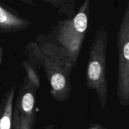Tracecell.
Instances as JSON below:
<instances>
[{
    "label": "cell",
    "mask_w": 129,
    "mask_h": 129,
    "mask_svg": "<svg viewBox=\"0 0 129 129\" xmlns=\"http://www.w3.org/2000/svg\"><path fill=\"white\" fill-rule=\"evenodd\" d=\"M25 53L26 60L37 68H43L55 100H68L72 91L73 67L66 52L48 35L40 34L35 41L26 45Z\"/></svg>",
    "instance_id": "1"
},
{
    "label": "cell",
    "mask_w": 129,
    "mask_h": 129,
    "mask_svg": "<svg viewBox=\"0 0 129 129\" xmlns=\"http://www.w3.org/2000/svg\"><path fill=\"white\" fill-rule=\"evenodd\" d=\"M90 1L84 0L78 12L72 18L58 20L48 35L66 52L73 68L76 65L88 31Z\"/></svg>",
    "instance_id": "2"
},
{
    "label": "cell",
    "mask_w": 129,
    "mask_h": 129,
    "mask_svg": "<svg viewBox=\"0 0 129 129\" xmlns=\"http://www.w3.org/2000/svg\"><path fill=\"white\" fill-rule=\"evenodd\" d=\"M108 35L103 27L98 29L89 49L86 73V86L94 91L103 110L108 99L107 78V49Z\"/></svg>",
    "instance_id": "3"
},
{
    "label": "cell",
    "mask_w": 129,
    "mask_h": 129,
    "mask_svg": "<svg viewBox=\"0 0 129 129\" xmlns=\"http://www.w3.org/2000/svg\"><path fill=\"white\" fill-rule=\"evenodd\" d=\"M118 68L117 93L120 104H129V3L122 16L117 39Z\"/></svg>",
    "instance_id": "4"
},
{
    "label": "cell",
    "mask_w": 129,
    "mask_h": 129,
    "mask_svg": "<svg viewBox=\"0 0 129 129\" xmlns=\"http://www.w3.org/2000/svg\"><path fill=\"white\" fill-rule=\"evenodd\" d=\"M32 24L16 10L0 5V31L5 34L23 31Z\"/></svg>",
    "instance_id": "5"
},
{
    "label": "cell",
    "mask_w": 129,
    "mask_h": 129,
    "mask_svg": "<svg viewBox=\"0 0 129 129\" xmlns=\"http://www.w3.org/2000/svg\"><path fill=\"white\" fill-rule=\"evenodd\" d=\"M37 89L23 80L13 107L14 112L23 116L35 114V96Z\"/></svg>",
    "instance_id": "6"
},
{
    "label": "cell",
    "mask_w": 129,
    "mask_h": 129,
    "mask_svg": "<svg viewBox=\"0 0 129 129\" xmlns=\"http://www.w3.org/2000/svg\"><path fill=\"white\" fill-rule=\"evenodd\" d=\"M16 87L11 86L0 102V129H12L13 98Z\"/></svg>",
    "instance_id": "7"
},
{
    "label": "cell",
    "mask_w": 129,
    "mask_h": 129,
    "mask_svg": "<svg viewBox=\"0 0 129 129\" xmlns=\"http://www.w3.org/2000/svg\"><path fill=\"white\" fill-rule=\"evenodd\" d=\"M21 66L25 73L23 80L26 81L37 89H39L40 87V78L37 72V68L27 60L22 61Z\"/></svg>",
    "instance_id": "8"
},
{
    "label": "cell",
    "mask_w": 129,
    "mask_h": 129,
    "mask_svg": "<svg viewBox=\"0 0 129 129\" xmlns=\"http://www.w3.org/2000/svg\"><path fill=\"white\" fill-rule=\"evenodd\" d=\"M36 122V114L23 116L13 112L12 129H34Z\"/></svg>",
    "instance_id": "9"
},
{
    "label": "cell",
    "mask_w": 129,
    "mask_h": 129,
    "mask_svg": "<svg viewBox=\"0 0 129 129\" xmlns=\"http://www.w3.org/2000/svg\"><path fill=\"white\" fill-rule=\"evenodd\" d=\"M44 3L49 4L55 8L58 9L59 12L67 15L68 18L71 19L74 16V10L73 4L71 0H40Z\"/></svg>",
    "instance_id": "10"
},
{
    "label": "cell",
    "mask_w": 129,
    "mask_h": 129,
    "mask_svg": "<svg viewBox=\"0 0 129 129\" xmlns=\"http://www.w3.org/2000/svg\"><path fill=\"white\" fill-rule=\"evenodd\" d=\"M18 1H20L21 2L24 3L26 4V5H29V6H35V3H34V1L32 0H18Z\"/></svg>",
    "instance_id": "11"
},
{
    "label": "cell",
    "mask_w": 129,
    "mask_h": 129,
    "mask_svg": "<svg viewBox=\"0 0 129 129\" xmlns=\"http://www.w3.org/2000/svg\"><path fill=\"white\" fill-rule=\"evenodd\" d=\"M88 129H106L105 127H102V125L98 124H94V125H91L90 127H89Z\"/></svg>",
    "instance_id": "12"
},
{
    "label": "cell",
    "mask_w": 129,
    "mask_h": 129,
    "mask_svg": "<svg viewBox=\"0 0 129 129\" xmlns=\"http://www.w3.org/2000/svg\"><path fill=\"white\" fill-rule=\"evenodd\" d=\"M3 50L0 45V64H2L3 62Z\"/></svg>",
    "instance_id": "13"
},
{
    "label": "cell",
    "mask_w": 129,
    "mask_h": 129,
    "mask_svg": "<svg viewBox=\"0 0 129 129\" xmlns=\"http://www.w3.org/2000/svg\"><path fill=\"white\" fill-rule=\"evenodd\" d=\"M45 129H55V128H54V126H53L52 125H49L47 126Z\"/></svg>",
    "instance_id": "14"
},
{
    "label": "cell",
    "mask_w": 129,
    "mask_h": 129,
    "mask_svg": "<svg viewBox=\"0 0 129 129\" xmlns=\"http://www.w3.org/2000/svg\"><path fill=\"white\" fill-rule=\"evenodd\" d=\"M72 1H73V2H74V0H72Z\"/></svg>",
    "instance_id": "15"
}]
</instances>
